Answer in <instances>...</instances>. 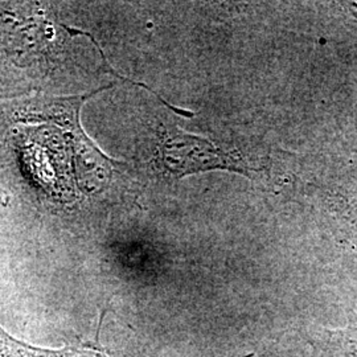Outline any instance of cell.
<instances>
[{
    "label": "cell",
    "instance_id": "6da1fadb",
    "mask_svg": "<svg viewBox=\"0 0 357 357\" xmlns=\"http://www.w3.org/2000/svg\"><path fill=\"white\" fill-rule=\"evenodd\" d=\"M22 135L28 166L53 193L75 195L76 187H82V180L88 190H93L88 176L97 185L110 178L113 162L88 141L78 122L63 130L54 123L29 126Z\"/></svg>",
    "mask_w": 357,
    "mask_h": 357
},
{
    "label": "cell",
    "instance_id": "7a4b0ae2",
    "mask_svg": "<svg viewBox=\"0 0 357 357\" xmlns=\"http://www.w3.org/2000/svg\"><path fill=\"white\" fill-rule=\"evenodd\" d=\"M178 132L165 143L163 149V158L171 172L180 176L216 168L246 172L237 158L218 151L211 142Z\"/></svg>",
    "mask_w": 357,
    "mask_h": 357
},
{
    "label": "cell",
    "instance_id": "3957f363",
    "mask_svg": "<svg viewBox=\"0 0 357 357\" xmlns=\"http://www.w3.org/2000/svg\"><path fill=\"white\" fill-rule=\"evenodd\" d=\"M0 357H112L101 345L78 343L59 349L38 348L15 339L0 327Z\"/></svg>",
    "mask_w": 357,
    "mask_h": 357
},
{
    "label": "cell",
    "instance_id": "277c9868",
    "mask_svg": "<svg viewBox=\"0 0 357 357\" xmlns=\"http://www.w3.org/2000/svg\"><path fill=\"white\" fill-rule=\"evenodd\" d=\"M323 348L330 357H357V314L352 312L348 324L323 333Z\"/></svg>",
    "mask_w": 357,
    "mask_h": 357
}]
</instances>
